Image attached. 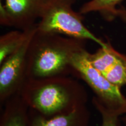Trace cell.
I'll list each match as a JSON object with an SVG mask.
<instances>
[{
	"instance_id": "cell-6",
	"label": "cell",
	"mask_w": 126,
	"mask_h": 126,
	"mask_svg": "<svg viewBox=\"0 0 126 126\" xmlns=\"http://www.w3.org/2000/svg\"><path fill=\"white\" fill-rule=\"evenodd\" d=\"M49 0H5L0 3V24L24 31L36 24Z\"/></svg>"
},
{
	"instance_id": "cell-1",
	"label": "cell",
	"mask_w": 126,
	"mask_h": 126,
	"mask_svg": "<svg viewBox=\"0 0 126 126\" xmlns=\"http://www.w3.org/2000/svg\"><path fill=\"white\" fill-rule=\"evenodd\" d=\"M86 40L36 31L27 53L26 80L75 77L73 60L87 50Z\"/></svg>"
},
{
	"instance_id": "cell-4",
	"label": "cell",
	"mask_w": 126,
	"mask_h": 126,
	"mask_svg": "<svg viewBox=\"0 0 126 126\" xmlns=\"http://www.w3.org/2000/svg\"><path fill=\"white\" fill-rule=\"evenodd\" d=\"M88 51L78 53L73 60L75 77L83 80L94 93V96L107 109L119 116L126 114V96L121 88L107 79L89 62Z\"/></svg>"
},
{
	"instance_id": "cell-13",
	"label": "cell",
	"mask_w": 126,
	"mask_h": 126,
	"mask_svg": "<svg viewBox=\"0 0 126 126\" xmlns=\"http://www.w3.org/2000/svg\"><path fill=\"white\" fill-rule=\"evenodd\" d=\"M92 103L101 116L102 126H120L122 123L120 116L107 109L94 96L92 97Z\"/></svg>"
},
{
	"instance_id": "cell-8",
	"label": "cell",
	"mask_w": 126,
	"mask_h": 126,
	"mask_svg": "<svg viewBox=\"0 0 126 126\" xmlns=\"http://www.w3.org/2000/svg\"><path fill=\"white\" fill-rule=\"evenodd\" d=\"M2 107L0 126H29V108L19 94L9 98Z\"/></svg>"
},
{
	"instance_id": "cell-2",
	"label": "cell",
	"mask_w": 126,
	"mask_h": 126,
	"mask_svg": "<svg viewBox=\"0 0 126 126\" xmlns=\"http://www.w3.org/2000/svg\"><path fill=\"white\" fill-rule=\"evenodd\" d=\"M19 94L29 109L46 117L71 113L88 100L85 88L72 76L27 79Z\"/></svg>"
},
{
	"instance_id": "cell-12",
	"label": "cell",
	"mask_w": 126,
	"mask_h": 126,
	"mask_svg": "<svg viewBox=\"0 0 126 126\" xmlns=\"http://www.w3.org/2000/svg\"><path fill=\"white\" fill-rule=\"evenodd\" d=\"M103 75L110 82L120 88L126 85V55L122 53L117 62Z\"/></svg>"
},
{
	"instance_id": "cell-11",
	"label": "cell",
	"mask_w": 126,
	"mask_h": 126,
	"mask_svg": "<svg viewBox=\"0 0 126 126\" xmlns=\"http://www.w3.org/2000/svg\"><path fill=\"white\" fill-rule=\"evenodd\" d=\"M36 28L37 23L24 31L14 30L1 35L0 37V64L17 51Z\"/></svg>"
},
{
	"instance_id": "cell-10",
	"label": "cell",
	"mask_w": 126,
	"mask_h": 126,
	"mask_svg": "<svg viewBox=\"0 0 126 126\" xmlns=\"http://www.w3.org/2000/svg\"><path fill=\"white\" fill-rule=\"evenodd\" d=\"M122 54L108 40L104 46H100L94 53L88 51L86 57L91 65L103 74L117 62Z\"/></svg>"
},
{
	"instance_id": "cell-14",
	"label": "cell",
	"mask_w": 126,
	"mask_h": 126,
	"mask_svg": "<svg viewBox=\"0 0 126 126\" xmlns=\"http://www.w3.org/2000/svg\"><path fill=\"white\" fill-rule=\"evenodd\" d=\"M120 120L121 122L123 124V126H126V114L125 116H122L120 117Z\"/></svg>"
},
{
	"instance_id": "cell-5",
	"label": "cell",
	"mask_w": 126,
	"mask_h": 126,
	"mask_svg": "<svg viewBox=\"0 0 126 126\" xmlns=\"http://www.w3.org/2000/svg\"><path fill=\"white\" fill-rule=\"evenodd\" d=\"M36 28L15 53L0 64V105L19 94L26 81L27 53L30 42L37 31Z\"/></svg>"
},
{
	"instance_id": "cell-7",
	"label": "cell",
	"mask_w": 126,
	"mask_h": 126,
	"mask_svg": "<svg viewBox=\"0 0 126 126\" xmlns=\"http://www.w3.org/2000/svg\"><path fill=\"white\" fill-rule=\"evenodd\" d=\"M91 113L86 105L67 114L46 117L29 109V126H89Z\"/></svg>"
},
{
	"instance_id": "cell-3",
	"label": "cell",
	"mask_w": 126,
	"mask_h": 126,
	"mask_svg": "<svg viewBox=\"0 0 126 126\" xmlns=\"http://www.w3.org/2000/svg\"><path fill=\"white\" fill-rule=\"evenodd\" d=\"M75 0H49L37 23V31L90 40L104 46L106 42L94 35L83 23L84 17L74 11Z\"/></svg>"
},
{
	"instance_id": "cell-9",
	"label": "cell",
	"mask_w": 126,
	"mask_h": 126,
	"mask_svg": "<svg viewBox=\"0 0 126 126\" xmlns=\"http://www.w3.org/2000/svg\"><path fill=\"white\" fill-rule=\"evenodd\" d=\"M123 0H90L84 3L79 12L85 15L91 12H98L108 21H112L117 17L126 22V11L119 10L117 5Z\"/></svg>"
}]
</instances>
